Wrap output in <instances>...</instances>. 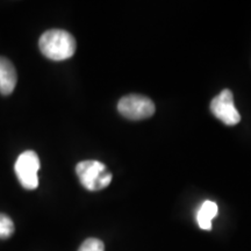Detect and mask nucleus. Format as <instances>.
Instances as JSON below:
<instances>
[{"mask_svg": "<svg viewBox=\"0 0 251 251\" xmlns=\"http://www.w3.org/2000/svg\"><path fill=\"white\" fill-rule=\"evenodd\" d=\"M41 52L52 61H65L76 52V40L67 30L50 29L40 37Z\"/></svg>", "mask_w": 251, "mask_h": 251, "instance_id": "f257e3e1", "label": "nucleus"}, {"mask_svg": "<svg viewBox=\"0 0 251 251\" xmlns=\"http://www.w3.org/2000/svg\"><path fill=\"white\" fill-rule=\"evenodd\" d=\"M81 185L89 191H100L111 184L113 176L105 164L98 161H83L76 166Z\"/></svg>", "mask_w": 251, "mask_h": 251, "instance_id": "f03ea898", "label": "nucleus"}, {"mask_svg": "<svg viewBox=\"0 0 251 251\" xmlns=\"http://www.w3.org/2000/svg\"><path fill=\"white\" fill-rule=\"evenodd\" d=\"M40 158L35 151H25L18 157L15 162V174L20 184L26 190H35L39 186V176L37 172L40 170Z\"/></svg>", "mask_w": 251, "mask_h": 251, "instance_id": "7ed1b4c3", "label": "nucleus"}, {"mask_svg": "<svg viewBox=\"0 0 251 251\" xmlns=\"http://www.w3.org/2000/svg\"><path fill=\"white\" fill-rule=\"evenodd\" d=\"M118 111L122 117L129 120H142L152 117L155 113V103L144 96L130 94L120 99Z\"/></svg>", "mask_w": 251, "mask_h": 251, "instance_id": "20e7f679", "label": "nucleus"}, {"mask_svg": "<svg viewBox=\"0 0 251 251\" xmlns=\"http://www.w3.org/2000/svg\"><path fill=\"white\" fill-rule=\"evenodd\" d=\"M211 112L216 119L227 126H235L241 121L240 113L235 107L233 92L228 89L222 91L212 100Z\"/></svg>", "mask_w": 251, "mask_h": 251, "instance_id": "39448f33", "label": "nucleus"}, {"mask_svg": "<svg viewBox=\"0 0 251 251\" xmlns=\"http://www.w3.org/2000/svg\"><path fill=\"white\" fill-rule=\"evenodd\" d=\"M18 75L14 65L9 59L0 57V93L8 96L17 85Z\"/></svg>", "mask_w": 251, "mask_h": 251, "instance_id": "423d86ee", "label": "nucleus"}, {"mask_svg": "<svg viewBox=\"0 0 251 251\" xmlns=\"http://www.w3.org/2000/svg\"><path fill=\"white\" fill-rule=\"evenodd\" d=\"M219 208L216 202L212 200H206L200 206L199 211L197 213V222L199 227L203 230H211L212 229V220L218 215Z\"/></svg>", "mask_w": 251, "mask_h": 251, "instance_id": "0eeeda50", "label": "nucleus"}, {"mask_svg": "<svg viewBox=\"0 0 251 251\" xmlns=\"http://www.w3.org/2000/svg\"><path fill=\"white\" fill-rule=\"evenodd\" d=\"M14 233V224L12 219L0 213V238H8Z\"/></svg>", "mask_w": 251, "mask_h": 251, "instance_id": "6e6552de", "label": "nucleus"}, {"mask_svg": "<svg viewBox=\"0 0 251 251\" xmlns=\"http://www.w3.org/2000/svg\"><path fill=\"white\" fill-rule=\"evenodd\" d=\"M78 251H105V246L98 238H87L79 247Z\"/></svg>", "mask_w": 251, "mask_h": 251, "instance_id": "1a4fd4ad", "label": "nucleus"}]
</instances>
